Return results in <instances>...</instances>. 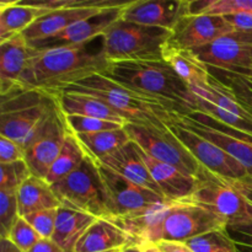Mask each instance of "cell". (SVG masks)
Wrapping results in <instances>:
<instances>
[{
    "label": "cell",
    "instance_id": "cell-1",
    "mask_svg": "<svg viewBox=\"0 0 252 252\" xmlns=\"http://www.w3.org/2000/svg\"><path fill=\"white\" fill-rule=\"evenodd\" d=\"M90 43L42 52L31 49V58L22 75L21 86L38 89L54 96L63 88L85 76L103 73L110 62L103 53L102 43L100 49H93Z\"/></svg>",
    "mask_w": 252,
    "mask_h": 252
},
{
    "label": "cell",
    "instance_id": "cell-2",
    "mask_svg": "<svg viewBox=\"0 0 252 252\" xmlns=\"http://www.w3.org/2000/svg\"><path fill=\"white\" fill-rule=\"evenodd\" d=\"M121 85L159 101L171 112L187 116L197 107L191 88L164 61L112 62L103 71Z\"/></svg>",
    "mask_w": 252,
    "mask_h": 252
},
{
    "label": "cell",
    "instance_id": "cell-3",
    "mask_svg": "<svg viewBox=\"0 0 252 252\" xmlns=\"http://www.w3.org/2000/svg\"><path fill=\"white\" fill-rule=\"evenodd\" d=\"M90 95L107 103L110 107L125 116L129 123L150 126L159 129H169L171 111L161 102L135 93L102 73L91 74L58 91ZM56 94V95H57Z\"/></svg>",
    "mask_w": 252,
    "mask_h": 252
},
{
    "label": "cell",
    "instance_id": "cell-4",
    "mask_svg": "<svg viewBox=\"0 0 252 252\" xmlns=\"http://www.w3.org/2000/svg\"><path fill=\"white\" fill-rule=\"evenodd\" d=\"M56 105V96L38 89H14L1 96L0 135L19 143L25 149Z\"/></svg>",
    "mask_w": 252,
    "mask_h": 252
},
{
    "label": "cell",
    "instance_id": "cell-5",
    "mask_svg": "<svg viewBox=\"0 0 252 252\" xmlns=\"http://www.w3.org/2000/svg\"><path fill=\"white\" fill-rule=\"evenodd\" d=\"M172 38V31L144 26L120 19L101 37L106 59L112 62L162 61V53Z\"/></svg>",
    "mask_w": 252,
    "mask_h": 252
},
{
    "label": "cell",
    "instance_id": "cell-6",
    "mask_svg": "<svg viewBox=\"0 0 252 252\" xmlns=\"http://www.w3.org/2000/svg\"><path fill=\"white\" fill-rule=\"evenodd\" d=\"M52 189L62 206L85 212L97 219H115L100 166L91 158L86 157L75 171Z\"/></svg>",
    "mask_w": 252,
    "mask_h": 252
},
{
    "label": "cell",
    "instance_id": "cell-7",
    "mask_svg": "<svg viewBox=\"0 0 252 252\" xmlns=\"http://www.w3.org/2000/svg\"><path fill=\"white\" fill-rule=\"evenodd\" d=\"M228 226L224 219L199 204L189 201L170 202L155 226L150 243L185 241L208 231Z\"/></svg>",
    "mask_w": 252,
    "mask_h": 252
},
{
    "label": "cell",
    "instance_id": "cell-8",
    "mask_svg": "<svg viewBox=\"0 0 252 252\" xmlns=\"http://www.w3.org/2000/svg\"><path fill=\"white\" fill-rule=\"evenodd\" d=\"M199 204L230 224L252 220V204L235 189L233 182L203 169L193 193L186 199Z\"/></svg>",
    "mask_w": 252,
    "mask_h": 252
},
{
    "label": "cell",
    "instance_id": "cell-9",
    "mask_svg": "<svg viewBox=\"0 0 252 252\" xmlns=\"http://www.w3.org/2000/svg\"><path fill=\"white\" fill-rule=\"evenodd\" d=\"M126 129L130 140L154 159L172 165L184 174L196 179H198L203 171L201 164L192 157L191 153L170 129L162 130L157 127L134 123H127Z\"/></svg>",
    "mask_w": 252,
    "mask_h": 252
},
{
    "label": "cell",
    "instance_id": "cell-10",
    "mask_svg": "<svg viewBox=\"0 0 252 252\" xmlns=\"http://www.w3.org/2000/svg\"><path fill=\"white\" fill-rule=\"evenodd\" d=\"M68 132L65 118L57 103L25 148V161L33 176L46 179L63 149Z\"/></svg>",
    "mask_w": 252,
    "mask_h": 252
},
{
    "label": "cell",
    "instance_id": "cell-11",
    "mask_svg": "<svg viewBox=\"0 0 252 252\" xmlns=\"http://www.w3.org/2000/svg\"><path fill=\"white\" fill-rule=\"evenodd\" d=\"M172 113L167 127L203 169L229 181H243L250 177L248 170L240 162L216 144L177 123L172 118Z\"/></svg>",
    "mask_w": 252,
    "mask_h": 252
},
{
    "label": "cell",
    "instance_id": "cell-12",
    "mask_svg": "<svg viewBox=\"0 0 252 252\" xmlns=\"http://www.w3.org/2000/svg\"><path fill=\"white\" fill-rule=\"evenodd\" d=\"M98 166L107 189L115 219L144 213L159 204L169 202L165 197L129 181L108 167L101 164Z\"/></svg>",
    "mask_w": 252,
    "mask_h": 252
},
{
    "label": "cell",
    "instance_id": "cell-13",
    "mask_svg": "<svg viewBox=\"0 0 252 252\" xmlns=\"http://www.w3.org/2000/svg\"><path fill=\"white\" fill-rule=\"evenodd\" d=\"M192 52L208 68L234 73L252 63V32L234 31Z\"/></svg>",
    "mask_w": 252,
    "mask_h": 252
},
{
    "label": "cell",
    "instance_id": "cell-14",
    "mask_svg": "<svg viewBox=\"0 0 252 252\" xmlns=\"http://www.w3.org/2000/svg\"><path fill=\"white\" fill-rule=\"evenodd\" d=\"M125 7L105 10V11L98 12V14L89 17V19L71 25L70 27H68L56 36L31 42V43L27 42V43L31 47V49L37 52L90 43L95 39L101 38L105 34V32L122 17V11Z\"/></svg>",
    "mask_w": 252,
    "mask_h": 252
},
{
    "label": "cell",
    "instance_id": "cell-15",
    "mask_svg": "<svg viewBox=\"0 0 252 252\" xmlns=\"http://www.w3.org/2000/svg\"><path fill=\"white\" fill-rule=\"evenodd\" d=\"M234 31V27L224 16L189 15L184 17L172 31L171 44L187 51H194L208 46Z\"/></svg>",
    "mask_w": 252,
    "mask_h": 252
},
{
    "label": "cell",
    "instance_id": "cell-16",
    "mask_svg": "<svg viewBox=\"0 0 252 252\" xmlns=\"http://www.w3.org/2000/svg\"><path fill=\"white\" fill-rule=\"evenodd\" d=\"M189 0H132L123 9L125 21L174 31L189 16Z\"/></svg>",
    "mask_w": 252,
    "mask_h": 252
},
{
    "label": "cell",
    "instance_id": "cell-17",
    "mask_svg": "<svg viewBox=\"0 0 252 252\" xmlns=\"http://www.w3.org/2000/svg\"><path fill=\"white\" fill-rule=\"evenodd\" d=\"M31 53L24 34H17L0 43V96L7 95L21 86Z\"/></svg>",
    "mask_w": 252,
    "mask_h": 252
},
{
    "label": "cell",
    "instance_id": "cell-18",
    "mask_svg": "<svg viewBox=\"0 0 252 252\" xmlns=\"http://www.w3.org/2000/svg\"><path fill=\"white\" fill-rule=\"evenodd\" d=\"M138 149H139L140 155H142L150 175L165 198L172 202H177L189 198L193 193L197 184H198V179L184 174L172 165L154 159L140 147H138Z\"/></svg>",
    "mask_w": 252,
    "mask_h": 252
},
{
    "label": "cell",
    "instance_id": "cell-19",
    "mask_svg": "<svg viewBox=\"0 0 252 252\" xmlns=\"http://www.w3.org/2000/svg\"><path fill=\"white\" fill-rule=\"evenodd\" d=\"M139 245L127 231L108 219H97L76 244L74 252H122Z\"/></svg>",
    "mask_w": 252,
    "mask_h": 252
},
{
    "label": "cell",
    "instance_id": "cell-20",
    "mask_svg": "<svg viewBox=\"0 0 252 252\" xmlns=\"http://www.w3.org/2000/svg\"><path fill=\"white\" fill-rule=\"evenodd\" d=\"M98 164L122 175L129 181L164 197V194L161 193L158 185L155 184L154 179L150 175L149 170H148L147 165H145L144 160L140 155L138 145L132 140L123 148H121L120 150L108 155Z\"/></svg>",
    "mask_w": 252,
    "mask_h": 252
},
{
    "label": "cell",
    "instance_id": "cell-21",
    "mask_svg": "<svg viewBox=\"0 0 252 252\" xmlns=\"http://www.w3.org/2000/svg\"><path fill=\"white\" fill-rule=\"evenodd\" d=\"M172 118L184 126L187 129L192 130L196 134L201 135L204 139L209 140L217 147L223 149L226 154L230 155L231 158L240 162L249 172V176L252 179V144L251 143L246 142L244 139H239V138L234 137V135L225 134L223 132L213 129V128L206 127L199 123L194 122L187 116L177 115V113H172Z\"/></svg>",
    "mask_w": 252,
    "mask_h": 252
},
{
    "label": "cell",
    "instance_id": "cell-22",
    "mask_svg": "<svg viewBox=\"0 0 252 252\" xmlns=\"http://www.w3.org/2000/svg\"><path fill=\"white\" fill-rule=\"evenodd\" d=\"M54 96L64 116H85L123 126L129 123L125 116L94 96L76 93H61Z\"/></svg>",
    "mask_w": 252,
    "mask_h": 252
},
{
    "label": "cell",
    "instance_id": "cell-23",
    "mask_svg": "<svg viewBox=\"0 0 252 252\" xmlns=\"http://www.w3.org/2000/svg\"><path fill=\"white\" fill-rule=\"evenodd\" d=\"M105 10L98 9H66L54 10L39 17L32 26L24 32V37L29 43L39 39L53 37L79 21L89 19Z\"/></svg>",
    "mask_w": 252,
    "mask_h": 252
},
{
    "label": "cell",
    "instance_id": "cell-24",
    "mask_svg": "<svg viewBox=\"0 0 252 252\" xmlns=\"http://www.w3.org/2000/svg\"><path fill=\"white\" fill-rule=\"evenodd\" d=\"M46 14L47 11L33 2L20 0L0 1V43L22 34Z\"/></svg>",
    "mask_w": 252,
    "mask_h": 252
},
{
    "label": "cell",
    "instance_id": "cell-25",
    "mask_svg": "<svg viewBox=\"0 0 252 252\" xmlns=\"http://www.w3.org/2000/svg\"><path fill=\"white\" fill-rule=\"evenodd\" d=\"M96 220L97 218L91 214L61 206L58 208L56 230L52 236V240L63 252H74L81 236Z\"/></svg>",
    "mask_w": 252,
    "mask_h": 252
},
{
    "label": "cell",
    "instance_id": "cell-26",
    "mask_svg": "<svg viewBox=\"0 0 252 252\" xmlns=\"http://www.w3.org/2000/svg\"><path fill=\"white\" fill-rule=\"evenodd\" d=\"M16 194L20 217L62 206L51 185L44 179L33 175L17 189Z\"/></svg>",
    "mask_w": 252,
    "mask_h": 252
},
{
    "label": "cell",
    "instance_id": "cell-27",
    "mask_svg": "<svg viewBox=\"0 0 252 252\" xmlns=\"http://www.w3.org/2000/svg\"><path fill=\"white\" fill-rule=\"evenodd\" d=\"M162 61L169 64L172 70L189 86L207 84L211 80L208 68L199 61L192 51L179 48L170 43L165 47Z\"/></svg>",
    "mask_w": 252,
    "mask_h": 252
},
{
    "label": "cell",
    "instance_id": "cell-28",
    "mask_svg": "<svg viewBox=\"0 0 252 252\" xmlns=\"http://www.w3.org/2000/svg\"><path fill=\"white\" fill-rule=\"evenodd\" d=\"M75 137L85 150L86 155L97 164L130 142L126 127L88 134H75Z\"/></svg>",
    "mask_w": 252,
    "mask_h": 252
},
{
    "label": "cell",
    "instance_id": "cell-29",
    "mask_svg": "<svg viewBox=\"0 0 252 252\" xmlns=\"http://www.w3.org/2000/svg\"><path fill=\"white\" fill-rule=\"evenodd\" d=\"M86 157L88 155H86L85 150L83 149L79 140L76 139L75 134H73L69 130L65 143L63 145V149H62L61 154L58 155L57 160L54 161L53 166L51 167L48 175H47V177L44 180L51 186L58 184L59 181H62L66 176H69L71 172L75 171L83 164Z\"/></svg>",
    "mask_w": 252,
    "mask_h": 252
},
{
    "label": "cell",
    "instance_id": "cell-30",
    "mask_svg": "<svg viewBox=\"0 0 252 252\" xmlns=\"http://www.w3.org/2000/svg\"><path fill=\"white\" fill-rule=\"evenodd\" d=\"M252 14V0H189V15H218L228 16L233 14Z\"/></svg>",
    "mask_w": 252,
    "mask_h": 252
},
{
    "label": "cell",
    "instance_id": "cell-31",
    "mask_svg": "<svg viewBox=\"0 0 252 252\" xmlns=\"http://www.w3.org/2000/svg\"><path fill=\"white\" fill-rule=\"evenodd\" d=\"M208 70L217 83L230 91L243 105L252 111V76L214 68H208Z\"/></svg>",
    "mask_w": 252,
    "mask_h": 252
},
{
    "label": "cell",
    "instance_id": "cell-32",
    "mask_svg": "<svg viewBox=\"0 0 252 252\" xmlns=\"http://www.w3.org/2000/svg\"><path fill=\"white\" fill-rule=\"evenodd\" d=\"M193 252H239L226 228L217 229L185 241Z\"/></svg>",
    "mask_w": 252,
    "mask_h": 252
},
{
    "label": "cell",
    "instance_id": "cell-33",
    "mask_svg": "<svg viewBox=\"0 0 252 252\" xmlns=\"http://www.w3.org/2000/svg\"><path fill=\"white\" fill-rule=\"evenodd\" d=\"M32 176V171L25 160L0 164V189L15 191Z\"/></svg>",
    "mask_w": 252,
    "mask_h": 252
},
{
    "label": "cell",
    "instance_id": "cell-34",
    "mask_svg": "<svg viewBox=\"0 0 252 252\" xmlns=\"http://www.w3.org/2000/svg\"><path fill=\"white\" fill-rule=\"evenodd\" d=\"M20 218L19 201L15 191L0 189V239H7Z\"/></svg>",
    "mask_w": 252,
    "mask_h": 252
},
{
    "label": "cell",
    "instance_id": "cell-35",
    "mask_svg": "<svg viewBox=\"0 0 252 252\" xmlns=\"http://www.w3.org/2000/svg\"><path fill=\"white\" fill-rule=\"evenodd\" d=\"M68 129L74 134H88V133L103 132L123 128L126 126L98 118L85 117V116H64Z\"/></svg>",
    "mask_w": 252,
    "mask_h": 252
},
{
    "label": "cell",
    "instance_id": "cell-36",
    "mask_svg": "<svg viewBox=\"0 0 252 252\" xmlns=\"http://www.w3.org/2000/svg\"><path fill=\"white\" fill-rule=\"evenodd\" d=\"M7 239L20 251L27 252L41 240V236L36 233V230L30 225L29 221L24 217H20L16 223H15V225L12 226Z\"/></svg>",
    "mask_w": 252,
    "mask_h": 252
},
{
    "label": "cell",
    "instance_id": "cell-37",
    "mask_svg": "<svg viewBox=\"0 0 252 252\" xmlns=\"http://www.w3.org/2000/svg\"><path fill=\"white\" fill-rule=\"evenodd\" d=\"M57 217H58V208H52L31 213L24 218L29 221L30 225L36 230L41 239H52L56 230Z\"/></svg>",
    "mask_w": 252,
    "mask_h": 252
},
{
    "label": "cell",
    "instance_id": "cell-38",
    "mask_svg": "<svg viewBox=\"0 0 252 252\" xmlns=\"http://www.w3.org/2000/svg\"><path fill=\"white\" fill-rule=\"evenodd\" d=\"M20 160H25V149L22 145L0 135V164H10Z\"/></svg>",
    "mask_w": 252,
    "mask_h": 252
},
{
    "label": "cell",
    "instance_id": "cell-39",
    "mask_svg": "<svg viewBox=\"0 0 252 252\" xmlns=\"http://www.w3.org/2000/svg\"><path fill=\"white\" fill-rule=\"evenodd\" d=\"M226 230L230 234L231 239L235 241L236 245L252 248V220L230 224L226 226Z\"/></svg>",
    "mask_w": 252,
    "mask_h": 252
},
{
    "label": "cell",
    "instance_id": "cell-40",
    "mask_svg": "<svg viewBox=\"0 0 252 252\" xmlns=\"http://www.w3.org/2000/svg\"><path fill=\"white\" fill-rule=\"evenodd\" d=\"M224 17L228 20V22L234 27L235 31L252 32V14L240 12V14L228 15Z\"/></svg>",
    "mask_w": 252,
    "mask_h": 252
},
{
    "label": "cell",
    "instance_id": "cell-41",
    "mask_svg": "<svg viewBox=\"0 0 252 252\" xmlns=\"http://www.w3.org/2000/svg\"><path fill=\"white\" fill-rule=\"evenodd\" d=\"M157 245L162 252H193L191 248L181 241H159Z\"/></svg>",
    "mask_w": 252,
    "mask_h": 252
},
{
    "label": "cell",
    "instance_id": "cell-42",
    "mask_svg": "<svg viewBox=\"0 0 252 252\" xmlns=\"http://www.w3.org/2000/svg\"><path fill=\"white\" fill-rule=\"evenodd\" d=\"M27 252H63L52 239H41L33 248Z\"/></svg>",
    "mask_w": 252,
    "mask_h": 252
},
{
    "label": "cell",
    "instance_id": "cell-43",
    "mask_svg": "<svg viewBox=\"0 0 252 252\" xmlns=\"http://www.w3.org/2000/svg\"><path fill=\"white\" fill-rule=\"evenodd\" d=\"M233 185L235 186V189L243 194L244 198L249 202V203L252 204V179L249 177V179L243 180V181H231Z\"/></svg>",
    "mask_w": 252,
    "mask_h": 252
},
{
    "label": "cell",
    "instance_id": "cell-44",
    "mask_svg": "<svg viewBox=\"0 0 252 252\" xmlns=\"http://www.w3.org/2000/svg\"><path fill=\"white\" fill-rule=\"evenodd\" d=\"M0 252H22L9 239H0Z\"/></svg>",
    "mask_w": 252,
    "mask_h": 252
},
{
    "label": "cell",
    "instance_id": "cell-45",
    "mask_svg": "<svg viewBox=\"0 0 252 252\" xmlns=\"http://www.w3.org/2000/svg\"><path fill=\"white\" fill-rule=\"evenodd\" d=\"M140 246H142V252H162L157 244L145 243L142 244Z\"/></svg>",
    "mask_w": 252,
    "mask_h": 252
},
{
    "label": "cell",
    "instance_id": "cell-46",
    "mask_svg": "<svg viewBox=\"0 0 252 252\" xmlns=\"http://www.w3.org/2000/svg\"><path fill=\"white\" fill-rule=\"evenodd\" d=\"M233 73V71H231ZM234 73L236 74H241V75H249V76H252V63L249 64L248 66H245V68L240 69V70L238 71H234Z\"/></svg>",
    "mask_w": 252,
    "mask_h": 252
},
{
    "label": "cell",
    "instance_id": "cell-47",
    "mask_svg": "<svg viewBox=\"0 0 252 252\" xmlns=\"http://www.w3.org/2000/svg\"><path fill=\"white\" fill-rule=\"evenodd\" d=\"M122 252H142V246L140 245H133L129 248L125 249Z\"/></svg>",
    "mask_w": 252,
    "mask_h": 252
},
{
    "label": "cell",
    "instance_id": "cell-48",
    "mask_svg": "<svg viewBox=\"0 0 252 252\" xmlns=\"http://www.w3.org/2000/svg\"><path fill=\"white\" fill-rule=\"evenodd\" d=\"M238 250H239V252H252V248H249V246L238 245Z\"/></svg>",
    "mask_w": 252,
    "mask_h": 252
},
{
    "label": "cell",
    "instance_id": "cell-49",
    "mask_svg": "<svg viewBox=\"0 0 252 252\" xmlns=\"http://www.w3.org/2000/svg\"><path fill=\"white\" fill-rule=\"evenodd\" d=\"M249 110H250V108H249ZM250 111H251V110H250ZM251 112H252V111H251Z\"/></svg>",
    "mask_w": 252,
    "mask_h": 252
}]
</instances>
